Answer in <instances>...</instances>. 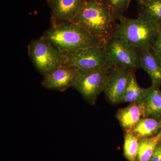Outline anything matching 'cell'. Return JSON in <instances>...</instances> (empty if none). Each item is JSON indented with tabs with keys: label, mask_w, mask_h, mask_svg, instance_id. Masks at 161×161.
Returning a JSON list of instances; mask_svg holds the SVG:
<instances>
[{
	"label": "cell",
	"mask_w": 161,
	"mask_h": 161,
	"mask_svg": "<svg viewBox=\"0 0 161 161\" xmlns=\"http://www.w3.org/2000/svg\"><path fill=\"white\" fill-rule=\"evenodd\" d=\"M78 73V70L76 68L63 64L43 76L41 84L47 89L64 92L73 87Z\"/></svg>",
	"instance_id": "9c48e42d"
},
{
	"label": "cell",
	"mask_w": 161,
	"mask_h": 161,
	"mask_svg": "<svg viewBox=\"0 0 161 161\" xmlns=\"http://www.w3.org/2000/svg\"><path fill=\"white\" fill-rule=\"evenodd\" d=\"M135 71L121 68H112L105 89V95L111 103H121L132 73Z\"/></svg>",
	"instance_id": "30bf717a"
},
{
	"label": "cell",
	"mask_w": 161,
	"mask_h": 161,
	"mask_svg": "<svg viewBox=\"0 0 161 161\" xmlns=\"http://www.w3.org/2000/svg\"><path fill=\"white\" fill-rule=\"evenodd\" d=\"M161 129V119L144 117L131 130L139 138H148L158 134Z\"/></svg>",
	"instance_id": "9a60e30c"
},
{
	"label": "cell",
	"mask_w": 161,
	"mask_h": 161,
	"mask_svg": "<svg viewBox=\"0 0 161 161\" xmlns=\"http://www.w3.org/2000/svg\"><path fill=\"white\" fill-rule=\"evenodd\" d=\"M72 23L105 40L113 36L117 24L106 0H86Z\"/></svg>",
	"instance_id": "7a4b0ae2"
},
{
	"label": "cell",
	"mask_w": 161,
	"mask_h": 161,
	"mask_svg": "<svg viewBox=\"0 0 161 161\" xmlns=\"http://www.w3.org/2000/svg\"><path fill=\"white\" fill-rule=\"evenodd\" d=\"M137 18L161 30V0H136Z\"/></svg>",
	"instance_id": "4fadbf2b"
},
{
	"label": "cell",
	"mask_w": 161,
	"mask_h": 161,
	"mask_svg": "<svg viewBox=\"0 0 161 161\" xmlns=\"http://www.w3.org/2000/svg\"><path fill=\"white\" fill-rule=\"evenodd\" d=\"M139 68L143 69L150 77L152 84L161 87V62L151 50L139 52Z\"/></svg>",
	"instance_id": "7c38bea8"
},
{
	"label": "cell",
	"mask_w": 161,
	"mask_h": 161,
	"mask_svg": "<svg viewBox=\"0 0 161 161\" xmlns=\"http://www.w3.org/2000/svg\"><path fill=\"white\" fill-rule=\"evenodd\" d=\"M118 21L113 36L125 40L138 52L151 49L159 29L138 18L130 19L124 15Z\"/></svg>",
	"instance_id": "3957f363"
},
{
	"label": "cell",
	"mask_w": 161,
	"mask_h": 161,
	"mask_svg": "<svg viewBox=\"0 0 161 161\" xmlns=\"http://www.w3.org/2000/svg\"><path fill=\"white\" fill-rule=\"evenodd\" d=\"M113 19L116 21L124 16L127 11L132 0H106Z\"/></svg>",
	"instance_id": "d6986e66"
},
{
	"label": "cell",
	"mask_w": 161,
	"mask_h": 161,
	"mask_svg": "<svg viewBox=\"0 0 161 161\" xmlns=\"http://www.w3.org/2000/svg\"><path fill=\"white\" fill-rule=\"evenodd\" d=\"M41 37L59 49L65 56L91 47L104 46L106 40L94 36L73 23L51 26Z\"/></svg>",
	"instance_id": "6da1fadb"
},
{
	"label": "cell",
	"mask_w": 161,
	"mask_h": 161,
	"mask_svg": "<svg viewBox=\"0 0 161 161\" xmlns=\"http://www.w3.org/2000/svg\"><path fill=\"white\" fill-rule=\"evenodd\" d=\"M149 161H161V142L157 146L151 158Z\"/></svg>",
	"instance_id": "44dd1931"
},
{
	"label": "cell",
	"mask_w": 161,
	"mask_h": 161,
	"mask_svg": "<svg viewBox=\"0 0 161 161\" xmlns=\"http://www.w3.org/2000/svg\"><path fill=\"white\" fill-rule=\"evenodd\" d=\"M159 132H160L161 134V130H160ZM160 142H161V140H160Z\"/></svg>",
	"instance_id": "7402d4cb"
},
{
	"label": "cell",
	"mask_w": 161,
	"mask_h": 161,
	"mask_svg": "<svg viewBox=\"0 0 161 161\" xmlns=\"http://www.w3.org/2000/svg\"><path fill=\"white\" fill-rule=\"evenodd\" d=\"M139 138L131 131L125 132L124 155L128 161H137Z\"/></svg>",
	"instance_id": "ac0fdd59"
},
{
	"label": "cell",
	"mask_w": 161,
	"mask_h": 161,
	"mask_svg": "<svg viewBox=\"0 0 161 161\" xmlns=\"http://www.w3.org/2000/svg\"><path fill=\"white\" fill-rule=\"evenodd\" d=\"M160 132L152 137L141 139L139 140L137 161H149L157 146L160 142Z\"/></svg>",
	"instance_id": "e0dca14e"
},
{
	"label": "cell",
	"mask_w": 161,
	"mask_h": 161,
	"mask_svg": "<svg viewBox=\"0 0 161 161\" xmlns=\"http://www.w3.org/2000/svg\"><path fill=\"white\" fill-rule=\"evenodd\" d=\"M147 92V88L139 85L136 80L135 71L132 73L122 103H142L144 102Z\"/></svg>",
	"instance_id": "2e32d148"
},
{
	"label": "cell",
	"mask_w": 161,
	"mask_h": 161,
	"mask_svg": "<svg viewBox=\"0 0 161 161\" xmlns=\"http://www.w3.org/2000/svg\"><path fill=\"white\" fill-rule=\"evenodd\" d=\"M151 49L161 62V30L158 32L153 41Z\"/></svg>",
	"instance_id": "ffe728a7"
},
{
	"label": "cell",
	"mask_w": 161,
	"mask_h": 161,
	"mask_svg": "<svg viewBox=\"0 0 161 161\" xmlns=\"http://www.w3.org/2000/svg\"><path fill=\"white\" fill-rule=\"evenodd\" d=\"M112 67L90 72L78 70V75L73 86L91 105H94L99 95L104 92Z\"/></svg>",
	"instance_id": "8992f818"
},
{
	"label": "cell",
	"mask_w": 161,
	"mask_h": 161,
	"mask_svg": "<svg viewBox=\"0 0 161 161\" xmlns=\"http://www.w3.org/2000/svg\"><path fill=\"white\" fill-rule=\"evenodd\" d=\"M28 53L35 69L43 76L64 64L66 60L65 55L41 37L31 40Z\"/></svg>",
	"instance_id": "277c9868"
},
{
	"label": "cell",
	"mask_w": 161,
	"mask_h": 161,
	"mask_svg": "<svg viewBox=\"0 0 161 161\" xmlns=\"http://www.w3.org/2000/svg\"><path fill=\"white\" fill-rule=\"evenodd\" d=\"M86 0H46L51 26L72 23Z\"/></svg>",
	"instance_id": "ba28073f"
},
{
	"label": "cell",
	"mask_w": 161,
	"mask_h": 161,
	"mask_svg": "<svg viewBox=\"0 0 161 161\" xmlns=\"http://www.w3.org/2000/svg\"><path fill=\"white\" fill-rule=\"evenodd\" d=\"M104 46L79 50L66 56L64 64L74 67L81 72L98 70L110 67L107 62Z\"/></svg>",
	"instance_id": "52a82bcc"
},
{
	"label": "cell",
	"mask_w": 161,
	"mask_h": 161,
	"mask_svg": "<svg viewBox=\"0 0 161 161\" xmlns=\"http://www.w3.org/2000/svg\"><path fill=\"white\" fill-rule=\"evenodd\" d=\"M146 117L161 119V90L160 87L152 84L147 88L144 101Z\"/></svg>",
	"instance_id": "5bb4252c"
},
{
	"label": "cell",
	"mask_w": 161,
	"mask_h": 161,
	"mask_svg": "<svg viewBox=\"0 0 161 161\" xmlns=\"http://www.w3.org/2000/svg\"><path fill=\"white\" fill-rule=\"evenodd\" d=\"M144 117H146L144 102L130 103L128 106L119 109L116 114V118L125 132L131 131Z\"/></svg>",
	"instance_id": "8fae6325"
},
{
	"label": "cell",
	"mask_w": 161,
	"mask_h": 161,
	"mask_svg": "<svg viewBox=\"0 0 161 161\" xmlns=\"http://www.w3.org/2000/svg\"><path fill=\"white\" fill-rule=\"evenodd\" d=\"M104 47L109 66L133 71L139 68L138 51L125 40L112 36L106 40Z\"/></svg>",
	"instance_id": "5b68a950"
}]
</instances>
